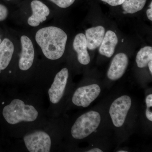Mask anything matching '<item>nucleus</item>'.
Instances as JSON below:
<instances>
[{
    "label": "nucleus",
    "instance_id": "f257e3e1",
    "mask_svg": "<svg viewBox=\"0 0 152 152\" xmlns=\"http://www.w3.org/2000/svg\"><path fill=\"white\" fill-rule=\"evenodd\" d=\"M35 39L44 56L48 59L56 60L64 53L67 35L59 28L48 26L38 30Z\"/></svg>",
    "mask_w": 152,
    "mask_h": 152
},
{
    "label": "nucleus",
    "instance_id": "f03ea898",
    "mask_svg": "<svg viewBox=\"0 0 152 152\" xmlns=\"http://www.w3.org/2000/svg\"><path fill=\"white\" fill-rule=\"evenodd\" d=\"M3 115L9 124L14 125L22 121H35L38 112L34 106L26 104L21 100L15 99L4 107Z\"/></svg>",
    "mask_w": 152,
    "mask_h": 152
},
{
    "label": "nucleus",
    "instance_id": "7ed1b4c3",
    "mask_svg": "<svg viewBox=\"0 0 152 152\" xmlns=\"http://www.w3.org/2000/svg\"><path fill=\"white\" fill-rule=\"evenodd\" d=\"M100 115L91 111L79 117L71 129L73 137L82 140L88 137L97 129L101 123Z\"/></svg>",
    "mask_w": 152,
    "mask_h": 152
},
{
    "label": "nucleus",
    "instance_id": "20e7f679",
    "mask_svg": "<svg viewBox=\"0 0 152 152\" xmlns=\"http://www.w3.org/2000/svg\"><path fill=\"white\" fill-rule=\"evenodd\" d=\"M132 105V100L128 96H123L113 102L109 110L110 115L114 126H122Z\"/></svg>",
    "mask_w": 152,
    "mask_h": 152
},
{
    "label": "nucleus",
    "instance_id": "39448f33",
    "mask_svg": "<svg viewBox=\"0 0 152 152\" xmlns=\"http://www.w3.org/2000/svg\"><path fill=\"white\" fill-rule=\"evenodd\" d=\"M24 141L30 152H49L50 150V137L43 131H36L26 135L24 137Z\"/></svg>",
    "mask_w": 152,
    "mask_h": 152
},
{
    "label": "nucleus",
    "instance_id": "423d86ee",
    "mask_svg": "<svg viewBox=\"0 0 152 152\" xmlns=\"http://www.w3.org/2000/svg\"><path fill=\"white\" fill-rule=\"evenodd\" d=\"M100 93V87L96 84L80 87L74 93L72 102L76 106L87 107L98 97Z\"/></svg>",
    "mask_w": 152,
    "mask_h": 152
},
{
    "label": "nucleus",
    "instance_id": "0eeeda50",
    "mask_svg": "<svg viewBox=\"0 0 152 152\" xmlns=\"http://www.w3.org/2000/svg\"><path fill=\"white\" fill-rule=\"evenodd\" d=\"M69 78V72L66 68H64L57 74L48 91L51 102L58 103L62 98Z\"/></svg>",
    "mask_w": 152,
    "mask_h": 152
},
{
    "label": "nucleus",
    "instance_id": "6e6552de",
    "mask_svg": "<svg viewBox=\"0 0 152 152\" xmlns=\"http://www.w3.org/2000/svg\"><path fill=\"white\" fill-rule=\"evenodd\" d=\"M22 50L19 62V67L22 71H26L32 66L35 56L34 49L32 41L27 36L20 38Z\"/></svg>",
    "mask_w": 152,
    "mask_h": 152
},
{
    "label": "nucleus",
    "instance_id": "1a4fd4ad",
    "mask_svg": "<svg viewBox=\"0 0 152 152\" xmlns=\"http://www.w3.org/2000/svg\"><path fill=\"white\" fill-rule=\"evenodd\" d=\"M129 63L127 56L120 53L114 57L107 72V77L112 80L121 78L125 73Z\"/></svg>",
    "mask_w": 152,
    "mask_h": 152
},
{
    "label": "nucleus",
    "instance_id": "9d476101",
    "mask_svg": "<svg viewBox=\"0 0 152 152\" xmlns=\"http://www.w3.org/2000/svg\"><path fill=\"white\" fill-rule=\"evenodd\" d=\"M32 11L31 16L28 18V23L32 27H37L47 20L50 11L45 4L38 0H34L31 4Z\"/></svg>",
    "mask_w": 152,
    "mask_h": 152
},
{
    "label": "nucleus",
    "instance_id": "9b49d317",
    "mask_svg": "<svg viewBox=\"0 0 152 152\" xmlns=\"http://www.w3.org/2000/svg\"><path fill=\"white\" fill-rule=\"evenodd\" d=\"M105 30L102 26L90 28L86 31L87 48L90 50H94L102 44L105 35Z\"/></svg>",
    "mask_w": 152,
    "mask_h": 152
},
{
    "label": "nucleus",
    "instance_id": "f8f14e48",
    "mask_svg": "<svg viewBox=\"0 0 152 152\" xmlns=\"http://www.w3.org/2000/svg\"><path fill=\"white\" fill-rule=\"evenodd\" d=\"M74 50L77 53L79 62L84 65L90 63L91 59L88 50L86 36L83 34H79L76 36L73 42Z\"/></svg>",
    "mask_w": 152,
    "mask_h": 152
},
{
    "label": "nucleus",
    "instance_id": "ddd939ff",
    "mask_svg": "<svg viewBox=\"0 0 152 152\" xmlns=\"http://www.w3.org/2000/svg\"><path fill=\"white\" fill-rule=\"evenodd\" d=\"M118 43V39L116 34L111 31H107L100 46L99 49L100 54L107 58H110L113 55Z\"/></svg>",
    "mask_w": 152,
    "mask_h": 152
},
{
    "label": "nucleus",
    "instance_id": "4468645a",
    "mask_svg": "<svg viewBox=\"0 0 152 152\" xmlns=\"http://www.w3.org/2000/svg\"><path fill=\"white\" fill-rule=\"evenodd\" d=\"M14 44L8 38H5L0 44V70L8 66L13 55Z\"/></svg>",
    "mask_w": 152,
    "mask_h": 152
},
{
    "label": "nucleus",
    "instance_id": "2eb2a0df",
    "mask_svg": "<svg viewBox=\"0 0 152 152\" xmlns=\"http://www.w3.org/2000/svg\"><path fill=\"white\" fill-rule=\"evenodd\" d=\"M152 60V48L151 47H144L140 50L136 57V63L139 68L145 67Z\"/></svg>",
    "mask_w": 152,
    "mask_h": 152
},
{
    "label": "nucleus",
    "instance_id": "dca6fc26",
    "mask_svg": "<svg viewBox=\"0 0 152 152\" xmlns=\"http://www.w3.org/2000/svg\"><path fill=\"white\" fill-rule=\"evenodd\" d=\"M147 0H125L122 4L123 10L127 13L134 14L141 10Z\"/></svg>",
    "mask_w": 152,
    "mask_h": 152
},
{
    "label": "nucleus",
    "instance_id": "f3484780",
    "mask_svg": "<svg viewBox=\"0 0 152 152\" xmlns=\"http://www.w3.org/2000/svg\"><path fill=\"white\" fill-rule=\"evenodd\" d=\"M62 8H66L72 5L75 0H50Z\"/></svg>",
    "mask_w": 152,
    "mask_h": 152
},
{
    "label": "nucleus",
    "instance_id": "a211bd4d",
    "mask_svg": "<svg viewBox=\"0 0 152 152\" xmlns=\"http://www.w3.org/2000/svg\"><path fill=\"white\" fill-rule=\"evenodd\" d=\"M8 15V10L5 6L0 4V21L4 20Z\"/></svg>",
    "mask_w": 152,
    "mask_h": 152
},
{
    "label": "nucleus",
    "instance_id": "6ab92c4d",
    "mask_svg": "<svg viewBox=\"0 0 152 152\" xmlns=\"http://www.w3.org/2000/svg\"><path fill=\"white\" fill-rule=\"evenodd\" d=\"M112 6H117L122 4L125 0H101Z\"/></svg>",
    "mask_w": 152,
    "mask_h": 152
},
{
    "label": "nucleus",
    "instance_id": "aec40b11",
    "mask_svg": "<svg viewBox=\"0 0 152 152\" xmlns=\"http://www.w3.org/2000/svg\"><path fill=\"white\" fill-rule=\"evenodd\" d=\"M146 103L147 107H152V94L147 96L146 99Z\"/></svg>",
    "mask_w": 152,
    "mask_h": 152
},
{
    "label": "nucleus",
    "instance_id": "412c9836",
    "mask_svg": "<svg viewBox=\"0 0 152 152\" xmlns=\"http://www.w3.org/2000/svg\"><path fill=\"white\" fill-rule=\"evenodd\" d=\"M151 108L152 107H147L145 114L147 118L151 121H152V112Z\"/></svg>",
    "mask_w": 152,
    "mask_h": 152
},
{
    "label": "nucleus",
    "instance_id": "4be33fe9",
    "mask_svg": "<svg viewBox=\"0 0 152 152\" xmlns=\"http://www.w3.org/2000/svg\"><path fill=\"white\" fill-rule=\"evenodd\" d=\"M147 15L148 18L150 20L152 21V2H151L150 5V8L147 10Z\"/></svg>",
    "mask_w": 152,
    "mask_h": 152
},
{
    "label": "nucleus",
    "instance_id": "5701e85b",
    "mask_svg": "<svg viewBox=\"0 0 152 152\" xmlns=\"http://www.w3.org/2000/svg\"><path fill=\"white\" fill-rule=\"evenodd\" d=\"M103 151L98 148H95L89 150L87 152H102Z\"/></svg>",
    "mask_w": 152,
    "mask_h": 152
},
{
    "label": "nucleus",
    "instance_id": "b1692460",
    "mask_svg": "<svg viewBox=\"0 0 152 152\" xmlns=\"http://www.w3.org/2000/svg\"><path fill=\"white\" fill-rule=\"evenodd\" d=\"M148 66L150 72H151V75L152 74V61H150L149 62L148 64Z\"/></svg>",
    "mask_w": 152,
    "mask_h": 152
},
{
    "label": "nucleus",
    "instance_id": "393cba45",
    "mask_svg": "<svg viewBox=\"0 0 152 152\" xmlns=\"http://www.w3.org/2000/svg\"><path fill=\"white\" fill-rule=\"evenodd\" d=\"M128 151H118V152H127Z\"/></svg>",
    "mask_w": 152,
    "mask_h": 152
},
{
    "label": "nucleus",
    "instance_id": "a878e982",
    "mask_svg": "<svg viewBox=\"0 0 152 152\" xmlns=\"http://www.w3.org/2000/svg\"><path fill=\"white\" fill-rule=\"evenodd\" d=\"M1 42H2L1 39H0V44L1 43Z\"/></svg>",
    "mask_w": 152,
    "mask_h": 152
},
{
    "label": "nucleus",
    "instance_id": "bb28decb",
    "mask_svg": "<svg viewBox=\"0 0 152 152\" xmlns=\"http://www.w3.org/2000/svg\"><path fill=\"white\" fill-rule=\"evenodd\" d=\"M124 39H122V42H123V41H124Z\"/></svg>",
    "mask_w": 152,
    "mask_h": 152
},
{
    "label": "nucleus",
    "instance_id": "cd10ccee",
    "mask_svg": "<svg viewBox=\"0 0 152 152\" xmlns=\"http://www.w3.org/2000/svg\"><path fill=\"white\" fill-rule=\"evenodd\" d=\"M1 70H0V73L1 72Z\"/></svg>",
    "mask_w": 152,
    "mask_h": 152
},
{
    "label": "nucleus",
    "instance_id": "c85d7f7f",
    "mask_svg": "<svg viewBox=\"0 0 152 152\" xmlns=\"http://www.w3.org/2000/svg\"><path fill=\"white\" fill-rule=\"evenodd\" d=\"M7 1H10V0H7Z\"/></svg>",
    "mask_w": 152,
    "mask_h": 152
}]
</instances>
